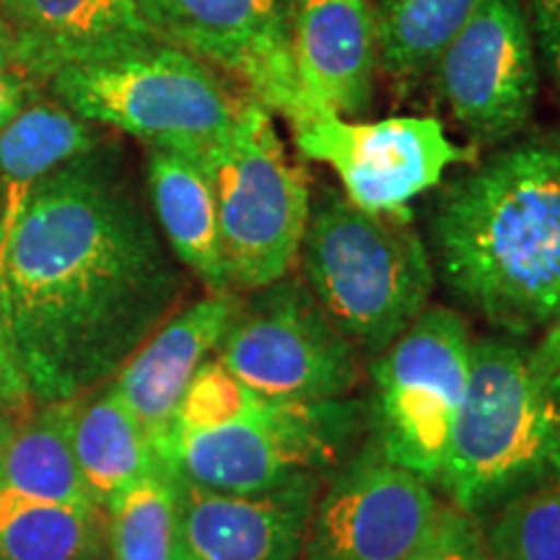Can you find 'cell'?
<instances>
[{
	"instance_id": "obj_1",
	"label": "cell",
	"mask_w": 560,
	"mask_h": 560,
	"mask_svg": "<svg viewBox=\"0 0 560 560\" xmlns=\"http://www.w3.org/2000/svg\"><path fill=\"white\" fill-rule=\"evenodd\" d=\"M185 291V268L109 143L34 187L0 257V317L37 405L115 380Z\"/></svg>"
},
{
	"instance_id": "obj_2",
	"label": "cell",
	"mask_w": 560,
	"mask_h": 560,
	"mask_svg": "<svg viewBox=\"0 0 560 560\" xmlns=\"http://www.w3.org/2000/svg\"><path fill=\"white\" fill-rule=\"evenodd\" d=\"M446 291L522 338L560 317V138H527L465 166L431 210Z\"/></svg>"
},
{
	"instance_id": "obj_3",
	"label": "cell",
	"mask_w": 560,
	"mask_h": 560,
	"mask_svg": "<svg viewBox=\"0 0 560 560\" xmlns=\"http://www.w3.org/2000/svg\"><path fill=\"white\" fill-rule=\"evenodd\" d=\"M299 265L342 338L374 359L429 310L436 285L412 219L369 213L332 187L312 195Z\"/></svg>"
},
{
	"instance_id": "obj_4",
	"label": "cell",
	"mask_w": 560,
	"mask_h": 560,
	"mask_svg": "<svg viewBox=\"0 0 560 560\" xmlns=\"http://www.w3.org/2000/svg\"><path fill=\"white\" fill-rule=\"evenodd\" d=\"M560 486V389L503 338L472 340L470 387L439 490L482 520L503 503Z\"/></svg>"
},
{
	"instance_id": "obj_5",
	"label": "cell",
	"mask_w": 560,
	"mask_h": 560,
	"mask_svg": "<svg viewBox=\"0 0 560 560\" xmlns=\"http://www.w3.org/2000/svg\"><path fill=\"white\" fill-rule=\"evenodd\" d=\"M42 89L96 128L198 159L226 136L247 96L208 62L159 39L60 68Z\"/></svg>"
},
{
	"instance_id": "obj_6",
	"label": "cell",
	"mask_w": 560,
	"mask_h": 560,
	"mask_svg": "<svg viewBox=\"0 0 560 560\" xmlns=\"http://www.w3.org/2000/svg\"><path fill=\"white\" fill-rule=\"evenodd\" d=\"M219 208L231 291H257L293 270L312 213V179L285 151L276 115L244 96L236 120L200 156Z\"/></svg>"
},
{
	"instance_id": "obj_7",
	"label": "cell",
	"mask_w": 560,
	"mask_h": 560,
	"mask_svg": "<svg viewBox=\"0 0 560 560\" xmlns=\"http://www.w3.org/2000/svg\"><path fill=\"white\" fill-rule=\"evenodd\" d=\"M470 366V327L446 306H429L371 363L376 450L433 488L444 478Z\"/></svg>"
},
{
	"instance_id": "obj_8",
	"label": "cell",
	"mask_w": 560,
	"mask_h": 560,
	"mask_svg": "<svg viewBox=\"0 0 560 560\" xmlns=\"http://www.w3.org/2000/svg\"><path fill=\"white\" fill-rule=\"evenodd\" d=\"M348 402L265 405L234 423L200 431H172L161 459L192 486L219 493L260 495L296 480L319 478L335 465L350 436Z\"/></svg>"
},
{
	"instance_id": "obj_9",
	"label": "cell",
	"mask_w": 560,
	"mask_h": 560,
	"mask_svg": "<svg viewBox=\"0 0 560 560\" xmlns=\"http://www.w3.org/2000/svg\"><path fill=\"white\" fill-rule=\"evenodd\" d=\"M359 350L342 338L296 272L252 291L215 359L278 402H335L359 382Z\"/></svg>"
},
{
	"instance_id": "obj_10",
	"label": "cell",
	"mask_w": 560,
	"mask_h": 560,
	"mask_svg": "<svg viewBox=\"0 0 560 560\" xmlns=\"http://www.w3.org/2000/svg\"><path fill=\"white\" fill-rule=\"evenodd\" d=\"M301 156L327 164L342 195L369 213L410 219L412 200L439 190L452 166L478 161V145L454 143L436 117L395 115L376 122L314 109L293 128Z\"/></svg>"
},
{
	"instance_id": "obj_11",
	"label": "cell",
	"mask_w": 560,
	"mask_h": 560,
	"mask_svg": "<svg viewBox=\"0 0 560 560\" xmlns=\"http://www.w3.org/2000/svg\"><path fill=\"white\" fill-rule=\"evenodd\" d=\"M164 45L234 79L252 100L296 128L314 107L293 62L296 0H132Z\"/></svg>"
},
{
	"instance_id": "obj_12",
	"label": "cell",
	"mask_w": 560,
	"mask_h": 560,
	"mask_svg": "<svg viewBox=\"0 0 560 560\" xmlns=\"http://www.w3.org/2000/svg\"><path fill=\"white\" fill-rule=\"evenodd\" d=\"M431 75L441 104L472 145L520 136L540 94V58L524 0H486Z\"/></svg>"
},
{
	"instance_id": "obj_13",
	"label": "cell",
	"mask_w": 560,
	"mask_h": 560,
	"mask_svg": "<svg viewBox=\"0 0 560 560\" xmlns=\"http://www.w3.org/2000/svg\"><path fill=\"white\" fill-rule=\"evenodd\" d=\"M439 503L433 486L369 444L319 490L299 560H402Z\"/></svg>"
},
{
	"instance_id": "obj_14",
	"label": "cell",
	"mask_w": 560,
	"mask_h": 560,
	"mask_svg": "<svg viewBox=\"0 0 560 560\" xmlns=\"http://www.w3.org/2000/svg\"><path fill=\"white\" fill-rule=\"evenodd\" d=\"M179 480L172 560H299L319 478L260 495L219 493Z\"/></svg>"
},
{
	"instance_id": "obj_15",
	"label": "cell",
	"mask_w": 560,
	"mask_h": 560,
	"mask_svg": "<svg viewBox=\"0 0 560 560\" xmlns=\"http://www.w3.org/2000/svg\"><path fill=\"white\" fill-rule=\"evenodd\" d=\"M240 306L242 296L236 291H208L206 296L190 301L130 355L115 380H109V387L149 431L156 452L170 436L192 376L215 353Z\"/></svg>"
},
{
	"instance_id": "obj_16",
	"label": "cell",
	"mask_w": 560,
	"mask_h": 560,
	"mask_svg": "<svg viewBox=\"0 0 560 560\" xmlns=\"http://www.w3.org/2000/svg\"><path fill=\"white\" fill-rule=\"evenodd\" d=\"M293 62L314 109L359 120L371 107L376 21L369 0H296Z\"/></svg>"
},
{
	"instance_id": "obj_17",
	"label": "cell",
	"mask_w": 560,
	"mask_h": 560,
	"mask_svg": "<svg viewBox=\"0 0 560 560\" xmlns=\"http://www.w3.org/2000/svg\"><path fill=\"white\" fill-rule=\"evenodd\" d=\"M21 47V70L45 86L66 66L109 58L156 37L132 0H3Z\"/></svg>"
},
{
	"instance_id": "obj_18",
	"label": "cell",
	"mask_w": 560,
	"mask_h": 560,
	"mask_svg": "<svg viewBox=\"0 0 560 560\" xmlns=\"http://www.w3.org/2000/svg\"><path fill=\"white\" fill-rule=\"evenodd\" d=\"M145 192L172 255L208 291H231L221 252L219 208L198 156L166 149L145 153Z\"/></svg>"
},
{
	"instance_id": "obj_19",
	"label": "cell",
	"mask_w": 560,
	"mask_h": 560,
	"mask_svg": "<svg viewBox=\"0 0 560 560\" xmlns=\"http://www.w3.org/2000/svg\"><path fill=\"white\" fill-rule=\"evenodd\" d=\"M107 143L102 128L81 120L52 96H37L0 132V257L26 200L47 174Z\"/></svg>"
},
{
	"instance_id": "obj_20",
	"label": "cell",
	"mask_w": 560,
	"mask_h": 560,
	"mask_svg": "<svg viewBox=\"0 0 560 560\" xmlns=\"http://www.w3.org/2000/svg\"><path fill=\"white\" fill-rule=\"evenodd\" d=\"M73 452L91 499L102 511L120 490L166 465L149 431L109 382L75 400Z\"/></svg>"
},
{
	"instance_id": "obj_21",
	"label": "cell",
	"mask_w": 560,
	"mask_h": 560,
	"mask_svg": "<svg viewBox=\"0 0 560 560\" xmlns=\"http://www.w3.org/2000/svg\"><path fill=\"white\" fill-rule=\"evenodd\" d=\"M75 400L34 405L0 452V488L30 499L100 509L73 452Z\"/></svg>"
},
{
	"instance_id": "obj_22",
	"label": "cell",
	"mask_w": 560,
	"mask_h": 560,
	"mask_svg": "<svg viewBox=\"0 0 560 560\" xmlns=\"http://www.w3.org/2000/svg\"><path fill=\"white\" fill-rule=\"evenodd\" d=\"M486 0H376V60L397 89L431 75Z\"/></svg>"
},
{
	"instance_id": "obj_23",
	"label": "cell",
	"mask_w": 560,
	"mask_h": 560,
	"mask_svg": "<svg viewBox=\"0 0 560 560\" xmlns=\"http://www.w3.org/2000/svg\"><path fill=\"white\" fill-rule=\"evenodd\" d=\"M102 516L0 488V560H100Z\"/></svg>"
},
{
	"instance_id": "obj_24",
	"label": "cell",
	"mask_w": 560,
	"mask_h": 560,
	"mask_svg": "<svg viewBox=\"0 0 560 560\" xmlns=\"http://www.w3.org/2000/svg\"><path fill=\"white\" fill-rule=\"evenodd\" d=\"M179 480L170 465L143 475L109 501L112 560H172Z\"/></svg>"
},
{
	"instance_id": "obj_25",
	"label": "cell",
	"mask_w": 560,
	"mask_h": 560,
	"mask_svg": "<svg viewBox=\"0 0 560 560\" xmlns=\"http://www.w3.org/2000/svg\"><path fill=\"white\" fill-rule=\"evenodd\" d=\"M490 516L482 535L493 560H560V486L520 495Z\"/></svg>"
},
{
	"instance_id": "obj_26",
	"label": "cell",
	"mask_w": 560,
	"mask_h": 560,
	"mask_svg": "<svg viewBox=\"0 0 560 560\" xmlns=\"http://www.w3.org/2000/svg\"><path fill=\"white\" fill-rule=\"evenodd\" d=\"M265 400L268 397L257 395L242 380H236L213 355L192 376L174 416L172 431H200L234 423L260 410Z\"/></svg>"
},
{
	"instance_id": "obj_27",
	"label": "cell",
	"mask_w": 560,
	"mask_h": 560,
	"mask_svg": "<svg viewBox=\"0 0 560 560\" xmlns=\"http://www.w3.org/2000/svg\"><path fill=\"white\" fill-rule=\"evenodd\" d=\"M402 560H493L482 524L452 503H439L429 532Z\"/></svg>"
},
{
	"instance_id": "obj_28",
	"label": "cell",
	"mask_w": 560,
	"mask_h": 560,
	"mask_svg": "<svg viewBox=\"0 0 560 560\" xmlns=\"http://www.w3.org/2000/svg\"><path fill=\"white\" fill-rule=\"evenodd\" d=\"M540 68L560 86V0H524Z\"/></svg>"
},
{
	"instance_id": "obj_29",
	"label": "cell",
	"mask_w": 560,
	"mask_h": 560,
	"mask_svg": "<svg viewBox=\"0 0 560 560\" xmlns=\"http://www.w3.org/2000/svg\"><path fill=\"white\" fill-rule=\"evenodd\" d=\"M34 405L37 402H34L30 387H26L16 355H13L9 332H5L3 317H0V410L16 420L30 416Z\"/></svg>"
},
{
	"instance_id": "obj_30",
	"label": "cell",
	"mask_w": 560,
	"mask_h": 560,
	"mask_svg": "<svg viewBox=\"0 0 560 560\" xmlns=\"http://www.w3.org/2000/svg\"><path fill=\"white\" fill-rule=\"evenodd\" d=\"M39 96V83L16 70H0V132L21 115L32 100Z\"/></svg>"
},
{
	"instance_id": "obj_31",
	"label": "cell",
	"mask_w": 560,
	"mask_h": 560,
	"mask_svg": "<svg viewBox=\"0 0 560 560\" xmlns=\"http://www.w3.org/2000/svg\"><path fill=\"white\" fill-rule=\"evenodd\" d=\"M529 363L545 382L560 389V317L545 327L540 342L529 348Z\"/></svg>"
},
{
	"instance_id": "obj_32",
	"label": "cell",
	"mask_w": 560,
	"mask_h": 560,
	"mask_svg": "<svg viewBox=\"0 0 560 560\" xmlns=\"http://www.w3.org/2000/svg\"><path fill=\"white\" fill-rule=\"evenodd\" d=\"M0 70H16V73H24L21 70V47L19 37L13 32L11 21L0 13Z\"/></svg>"
},
{
	"instance_id": "obj_33",
	"label": "cell",
	"mask_w": 560,
	"mask_h": 560,
	"mask_svg": "<svg viewBox=\"0 0 560 560\" xmlns=\"http://www.w3.org/2000/svg\"><path fill=\"white\" fill-rule=\"evenodd\" d=\"M13 425H16V420H13L11 416H5V412L0 410V452H3L5 441L11 439V433H13Z\"/></svg>"
},
{
	"instance_id": "obj_34",
	"label": "cell",
	"mask_w": 560,
	"mask_h": 560,
	"mask_svg": "<svg viewBox=\"0 0 560 560\" xmlns=\"http://www.w3.org/2000/svg\"><path fill=\"white\" fill-rule=\"evenodd\" d=\"M0 3H3V0H0Z\"/></svg>"
}]
</instances>
